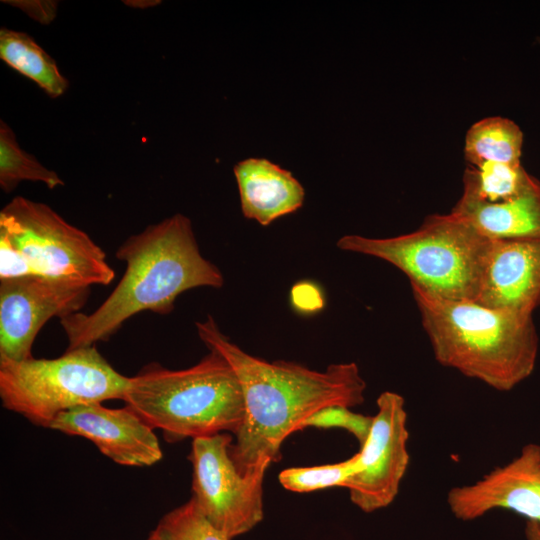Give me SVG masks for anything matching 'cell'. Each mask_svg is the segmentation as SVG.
I'll return each instance as SVG.
<instances>
[{
  "instance_id": "obj_1",
  "label": "cell",
  "mask_w": 540,
  "mask_h": 540,
  "mask_svg": "<svg viewBox=\"0 0 540 540\" xmlns=\"http://www.w3.org/2000/svg\"><path fill=\"white\" fill-rule=\"evenodd\" d=\"M199 338L234 370L243 394L245 417L234 434L231 458L241 474L261 460L276 462L286 438L302 430L318 410L364 401L366 382L354 362L329 365L324 371L287 362H268L243 351L219 329L213 317L196 322Z\"/></svg>"
},
{
  "instance_id": "obj_2",
  "label": "cell",
  "mask_w": 540,
  "mask_h": 540,
  "mask_svg": "<svg viewBox=\"0 0 540 540\" xmlns=\"http://www.w3.org/2000/svg\"><path fill=\"white\" fill-rule=\"evenodd\" d=\"M115 256L126 269L105 301L90 314L60 319L67 350L108 340L137 313L166 315L187 290L224 284L221 270L202 256L190 219L180 213L128 237Z\"/></svg>"
},
{
  "instance_id": "obj_3",
  "label": "cell",
  "mask_w": 540,
  "mask_h": 540,
  "mask_svg": "<svg viewBox=\"0 0 540 540\" xmlns=\"http://www.w3.org/2000/svg\"><path fill=\"white\" fill-rule=\"evenodd\" d=\"M435 359L508 392L534 371L539 338L532 314L450 300L411 287Z\"/></svg>"
},
{
  "instance_id": "obj_4",
  "label": "cell",
  "mask_w": 540,
  "mask_h": 540,
  "mask_svg": "<svg viewBox=\"0 0 540 540\" xmlns=\"http://www.w3.org/2000/svg\"><path fill=\"white\" fill-rule=\"evenodd\" d=\"M123 401L169 441L235 434L245 417L239 380L215 350L186 369L146 366L130 377Z\"/></svg>"
},
{
  "instance_id": "obj_5",
  "label": "cell",
  "mask_w": 540,
  "mask_h": 540,
  "mask_svg": "<svg viewBox=\"0 0 540 540\" xmlns=\"http://www.w3.org/2000/svg\"><path fill=\"white\" fill-rule=\"evenodd\" d=\"M492 240L453 212L428 215L415 231L388 238L345 235L341 250L386 261L411 287L450 300H476Z\"/></svg>"
},
{
  "instance_id": "obj_6",
  "label": "cell",
  "mask_w": 540,
  "mask_h": 540,
  "mask_svg": "<svg viewBox=\"0 0 540 540\" xmlns=\"http://www.w3.org/2000/svg\"><path fill=\"white\" fill-rule=\"evenodd\" d=\"M129 381L130 377L116 371L95 345L67 350L53 359H0L3 406L48 428L70 409L123 400Z\"/></svg>"
},
{
  "instance_id": "obj_7",
  "label": "cell",
  "mask_w": 540,
  "mask_h": 540,
  "mask_svg": "<svg viewBox=\"0 0 540 540\" xmlns=\"http://www.w3.org/2000/svg\"><path fill=\"white\" fill-rule=\"evenodd\" d=\"M0 238L15 248L30 276L89 287L106 286L115 278L103 249L44 203L13 198L0 211Z\"/></svg>"
},
{
  "instance_id": "obj_8",
  "label": "cell",
  "mask_w": 540,
  "mask_h": 540,
  "mask_svg": "<svg viewBox=\"0 0 540 540\" xmlns=\"http://www.w3.org/2000/svg\"><path fill=\"white\" fill-rule=\"evenodd\" d=\"M232 437L219 433L193 439L192 500L206 520L227 539L242 535L263 519V481L271 462L261 460L241 474L230 448Z\"/></svg>"
},
{
  "instance_id": "obj_9",
  "label": "cell",
  "mask_w": 540,
  "mask_h": 540,
  "mask_svg": "<svg viewBox=\"0 0 540 540\" xmlns=\"http://www.w3.org/2000/svg\"><path fill=\"white\" fill-rule=\"evenodd\" d=\"M368 438L360 447V470L344 485L351 502L366 513L389 506L399 493L408 470L409 431L403 396L384 391Z\"/></svg>"
},
{
  "instance_id": "obj_10",
  "label": "cell",
  "mask_w": 540,
  "mask_h": 540,
  "mask_svg": "<svg viewBox=\"0 0 540 540\" xmlns=\"http://www.w3.org/2000/svg\"><path fill=\"white\" fill-rule=\"evenodd\" d=\"M89 295V286L44 276L0 280V359L32 358L44 324L80 312Z\"/></svg>"
},
{
  "instance_id": "obj_11",
  "label": "cell",
  "mask_w": 540,
  "mask_h": 540,
  "mask_svg": "<svg viewBox=\"0 0 540 540\" xmlns=\"http://www.w3.org/2000/svg\"><path fill=\"white\" fill-rule=\"evenodd\" d=\"M447 505L461 521H473L503 509L540 523V445L528 443L507 464L472 484L451 488Z\"/></svg>"
},
{
  "instance_id": "obj_12",
  "label": "cell",
  "mask_w": 540,
  "mask_h": 540,
  "mask_svg": "<svg viewBox=\"0 0 540 540\" xmlns=\"http://www.w3.org/2000/svg\"><path fill=\"white\" fill-rule=\"evenodd\" d=\"M49 428L90 440L120 465L150 466L163 456L154 428L127 405L116 409L102 403L79 406L59 414Z\"/></svg>"
},
{
  "instance_id": "obj_13",
  "label": "cell",
  "mask_w": 540,
  "mask_h": 540,
  "mask_svg": "<svg viewBox=\"0 0 540 540\" xmlns=\"http://www.w3.org/2000/svg\"><path fill=\"white\" fill-rule=\"evenodd\" d=\"M475 301L533 315L540 306V236L492 240Z\"/></svg>"
},
{
  "instance_id": "obj_14",
  "label": "cell",
  "mask_w": 540,
  "mask_h": 540,
  "mask_svg": "<svg viewBox=\"0 0 540 540\" xmlns=\"http://www.w3.org/2000/svg\"><path fill=\"white\" fill-rule=\"evenodd\" d=\"M243 215L263 226L302 207L305 191L300 182L264 158H247L234 167Z\"/></svg>"
},
{
  "instance_id": "obj_15",
  "label": "cell",
  "mask_w": 540,
  "mask_h": 540,
  "mask_svg": "<svg viewBox=\"0 0 540 540\" xmlns=\"http://www.w3.org/2000/svg\"><path fill=\"white\" fill-rule=\"evenodd\" d=\"M451 212L491 240L540 236V181L533 176L517 195L488 203L461 195Z\"/></svg>"
},
{
  "instance_id": "obj_16",
  "label": "cell",
  "mask_w": 540,
  "mask_h": 540,
  "mask_svg": "<svg viewBox=\"0 0 540 540\" xmlns=\"http://www.w3.org/2000/svg\"><path fill=\"white\" fill-rule=\"evenodd\" d=\"M0 58L34 81L51 98L62 96L68 88V80L61 74L55 60L24 32L1 28Z\"/></svg>"
},
{
  "instance_id": "obj_17",
  "label": "cell",
  "mask_w": 540,
  "mask_h": 540,
  "mask_svg": "<svg viewBox=\"0 0 540 540\" xmlns=\"http://www.w3.org/2000/svg\"><path fill=\"white\" fill-rule=\"evenodd\" d=\"M523 132L511 119L485 117L470 126L464 143V158L469 165L481 162L519 164Z\"/></svg>"
},
{
  "instance_id": "obj_18",
  "label": "cell",
  "mask_w": 540,
  "mask_h": 540,
  "mask_svg": "<svg viewBox=\"0 0 540 540\" xmlns=\"http://www.w3.org/2000/svg\"><path fill=\"white\" fill-rule=\"evenodd\" d=\"M532 178L521 163L467 164L462 195L488 203L500 202L519 194Z\"/></svg>"
},
{
  "instance_id": "obj_19",
  "label": "cell",
  "mask_w": 540,
  "mask_h": 540,
  "mask_svg": "<svg viewBox=\"0 0 540 540\" xmlns=\"http://www.w3.org/2000/svg\"><path fill=\"white\" fill-rule=\"evenodd\" d=\"M22 181L42 182L49 189L64 185L62 179L20 148L13 130L0 121V186L12 192Z\"/></svg>"
},
{
  "instance_id": "obj_20",
  "label": "cell",
  "mask_w": 540,
  "mask_h": 540,
  "mask_svg": "<svg viewBox=\"0 0 540 540\" xmlns=\"http://www.w3.org/2000/svg\"><path fill=\"white\" fill-rule=\"evenodd\" d=\"M360 467V455L357 452L347 460L334 464L284 469L279 474V482L285 489L298 493L344 487Z\"/></svg>"
},
{
  "instance_id": "obj_21",
  "label": "cell",
  "mask_w": 540,
  "mask_h": 540,
  "mask_svg": "<svg viewBox=\"0 0 540 540\" xmlns=\"http://www.w3.org/2000/svg\"><path fill=\"white\" fill-rule=\"evenodd\" d=\"M147 540H229L215 529L190 499L167 513Z\"/></svg>"
},
{
  "instance_id": "obj_22",
  "label": "cell",
  "mask_w": 540,
  "mask_h": 540,
  "mask_svg": "<svg viewBox=\"0 0 540 540\" xmlns=\"http://www.w3.org/2000/svg\"><path fill=\"white\" fill-rule=\"evenodd\" d=\"M373 422V416L353 412L341 405L324 407L309 416L302 424L306 427L342 428L350 432L359 442L360 447L366 442Z\"/></svg>"
},
{
  "instance_id": "obj_23",
  "label": "cell",
  "mask_w": 540,
  "mask_h": 540,
  "mask_svg": "<svg viewBox=\"0 0 540 540\" xmlns=\"http://www.w3.org/2000/svg\"><path fill=\"white\" fill-rule=\"evenodd\" d=\"M291 303L300 312L312 313L324 306V298L318 286L311 282H300L291 289Z\"/></svg>"
},
{
  "instance_id": "obj_24",
  "label": "cell",
  "mask_w": 540,
  "mask_h": 540,
  "mask_svg": "<svg viewBox=\"0 0 540 540\" xmlns=\"http://www.w3.org/2000/svg\"><path fill=\"white\" fill-rule=\"evenodd\" d=\"M5 3L17 6L42 24L53 21L57 11V2L55 1H5Z\"/></svg>"
},
{
  "instance_id": "obj_25",
  "label": "cell",
  "mask_w": 540,
  "mask_h": 540,
  "mask_svg": "<svg viewBox=\"0 0 540 540\" xmlns=\"http://www.w3.org/2000/svg\"><path fill=\"white\" fill-rule=\"evenodd\" d=\"M524 533L526 540H540V523L526 520Z\"/></svg>"
},
{
  "instance_id": "obj_26",
  "label": "cell",
  "mask_w": 540,
  "mask_h": 540,
  "mask_svg": "<svg viewBox=\"0 0 540 540\" xmlns=\"http://www.w3.org/2000/svg\"><path fill=\"white\" fill-rule=\"evenodd\" d=\"M126 5L138 7V8H147L150 6H155L159 1H125Z\"/></svg>"
}]
</instances>
